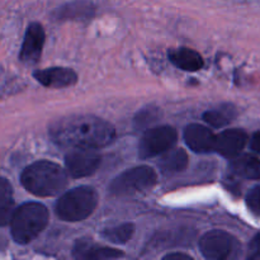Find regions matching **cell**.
I'll return each instance as SVG.
<instances>
[{"label": "cell", "mask_w": 260, "mask_h": 260, "mask_svg": "<svg viewBox=\"0 0 260 260\" xmlns=\"http://www.w3.org/2000/svg\"><path fill=\"white\" fill-rule=\"evenodd\" d=\"M50 135L56 144L75 150H94L107 146L114 137V128L94 116H69L53 123Z\"/></svg>", "instance_id": "1"}, {"label": "cell", "mask_w": 260, "mask_h": 260, "mask_svg": "<svg viewBox=\"0 0 260 260\" xmlns=\"http://www.w3.org/2000/svg\"><path fill=\"white\" fill-rule=\"evenodd\" d=\"M20 182L28 192L40 197H50L62 192L68 184V175L55 162L37 161L23 170Z\"/></svg>", "instance_id": "2"}, {"label": "cell", "mask_w": 260, "mask_h": 260, "mask_svg": "<svg viewBox=\"0 0 260 260\" xmlns=\"http://www.w3.org/2000/svg\"><path fill=\"white\" fill-rule=\"evenodd\" d=\"M48 222V211L37 202H27L19 206L13 215L10 229L18 244H28L37 238Z\"/></svg>", "instance_id": "3"}, {"label": "cell", "mask_w": 260, "mask_h": 260, "mask_svg": "<svg viewBox=\"0 0 260 260\" xmlns=\"http://www.w3.org/2000/svg\"><path fill=\"white\" fill-rule=\"evenodd\" d=\"M98 202L96 192L90 187H78L65 193L56 203L55 211L63 221H81L93 213Z\"/></svg>", "instance_id": "4"}, {"label": "cell", "mask_w": 260, "mask_h": 260, "mask_svg": "<svg viewBox=\"0 0 260 260\" xmlns=\"http://www.w3.org/2000/svg\"><path fill=\"white\" fill-rule=\"evenodd\" d=\"M156 182V174L150 167H137L124 172L123 174L118 175L113 182L111 183L112 194L124 196L134 194L135 192H142Z\"/></svg>", "instance_id": "5"}, {"label": "cell", "mask_w": 260, "mask_h": 260, "mask_svg": "<svg viewBox=\"0 0 260 260\" xmlns=\"http://www.w3.org/2000/svg\"><path fill=\"white\" fill-rule=\"evenodd\" d=\"M177 139V131L170 126H160L149 129L140 141V156L149 159L165 154L174 146Z\"/></svg>", "instance_id": "6"}, {"label": "cell", "mask_w": 260, "mask_h": 260, "mask_svg": "<svg viewBox=\"0 0 260 260\" xmlns=\"http://www.w3.org/2000/svg\"><path fill=\"white\" fill-rule=\"evenodd\" d=\"M238 246L235 239L226 231L213 230L201 239L200 249L207 260H229Z\"/></svg>", "instance_id": "7"}, {"label": "cell", "mask_w": 260, "mask_h": 260, "mask_svg": "<svg viewBox=\"0 0 260 260\" xmlns=\"http://www.w3.org/2000/svg\"><path fill=\"white\" fill-rule=\"evenodd\" d=\"M101 156L94 150H74L65 157L69 174L74 178H84L94 174L101 165Z\"/></svg>", "instance_id": "8"}, {"label": "cell", "mask_w": 260, "mask_h": 260, "mask_svg": "<svg viewBox=\"0 0 260 260\" xmlns=\"http://www.w3.org/2000/svg\"><path fill=\"white\" fill-rule=\"evenodd\" d=\"M43 43H45V30L40 23H32L27 28L22 50L20 60L25 63H36L41 57Z\"/></svg>", "instance_id": "9"}, {"label": "cell", "mask_w": 260, "mask_h": 260, "mask_svg": "<svg viewBox=\"0 0 260 260\" xmlns=\"http://www.w3.org/2000/svg\"><path fill=\"white\" fill-rule=\"evenodd\" d=\"M122 251L107 246H99L90 239H80L73 249L75 260H109L122 256Z\"/></svg>", "instance_id": "10"}, {"label": "cell", "mask_w": 260, "mask_h": 260, "mask_svg": "<svg viewBox=\"0 0 260 260\" xmlns=\"http://www.w3.org/2000/svg\"><path fill=\"white\" fill-rule=\"evenodd\" d=\"M246 140L248 136L243 129H226L222 134L216 136L213 150L225 157H238L245 146Z\"/></svg>", "instance_id": "11"}, {"label": "cell", "mask_w": 260, "mask_h": 260, "mask_svg": "<svg viewBox=\"0 0 260 260\" xmlns=\"http://www.w3.org/2000/svg\"><path fill=\"white\" fill-rule=\"evenodd\" d=\"M216 136L210 128L202 124H189L184 131L185 144L198 154L212 151L215 147Z\"/></svg>", "instance_id": "12"}, {"label": "cell", "mask_w": 260, "mask_h": 260, "mask_svg": "<svg viewBox=\"0 0 260 260\" xmlns=\"http://www.w3.org/2000/svg\"><path fill=\"white\" fill-rule=\"evenodd\" d=\"M36 79L42 85L50 88H66L76 83L78 76L75 71L66 68H51L45 70H38L33 74Z\"/></svg>", "instance_id": "13"}, {"label": "cell", "mask_w": 260, "mask_h": 260, "mask_svg": "<svg viewBox=\"0 0 260 260\" xmlns=\"http://www.w3.org/2000/svg\"><path fill=\"white\" fill-rule=\"evenodd\" d=\"M169 58L173 65L185 71H197L203 66V60L200 53L187 47H180L169 52Z\"/></svg>", "instance_id": "14"}, {"label": "cell", "mask_w": 260, "mask_h": 260, "mask_svg": "<svg viewBox=\"0 0 260 260\" xmlns=\"http://www.w3.org/2000/svg\"><path fill=\"white\" fill-rule=\"evenodd\" d=\"M234 174L245 179H259L260 178V160L251 155H241L235 157L231 162Z\"/></svg>", "instance_id": "15"}, {"label": "cell", "mask_w": 260, "mask_h": 260, "mask_svg": "<svg viewBox=\"0 0 260 260\" xmlns=\"http://www.w3.org/2000/svg\"><path fill=\"white\" fill-rule=\"evenodd\" d=\"M14 212L12 185L7 179L0 178V226H5L12 222Z\"/></svg>", "instance_id": "16"}, {"label": "cell", "mask_w": 260, "mask_h": 260, "mask_svg": "<svg viewBox=\"0 0 260 260\" xmlns=\"http://www.w3.org/2000/svg\"><path fill=\"white\" fill-rule=\"evenodd\" d=\"M188 165V156L184 150L177 149L165 152L160 160L159 168L164 174H175L185 169Z\"/></svg>", "instance_id": "17"}, {"label": "cell", "mask_w": 260, "mask_h": 260, "mask_svg": "<svg viewBox=\"0 0 260 260\" xmlns=\"http://www.w3.org/2000/svg\"><path fill=\"white\" fill-rule=\"evenodd\" d=\"M235 107L231 106V104H223V106H220L218 108L206 112L203 114V119L212 127L220 128V127H223L230 123L235 118Z\"/></svg>", "instance_id": "18"}, {"label": "cell", "mask_w": 260, "mask_h": 260, "mask_svg": "<svg viewBox=\"0 0 260 260\" xmlns=\"http://www.w3.org/2000/svg\"><path fill=\"white\" fill-rule=\"evenodd\" d=\"M134 230L135 228L132 223H123V225H118L116 228H109L104 230L103 238L108 241H112V243L123 244L132 238Z\"/></svg>", "instance_id": "19"}, {"label": "cell", "mask_w": 260, "mask_h": 260, "mask_svg": "<svg viewBox=\"0 0 260 260\" xmlns=\"http://www.w3.org/2000/svg\"><path fill=\"white\" fill-rule=\"evenodd\" d=\"M246 203L253 212L260 215V185H256L249 192L248 197H246Z\"/></svg>", "instance_id": "20"}, {"label": "cell", "mask_w": 260, "mask_h": 260, "mask_svg": "<svg viewBox=\"0 0 260 260\" xmlns=\"http://www.w3.org/2000/svg\"><path fill=\"white\" fill-rule=\"evenodd\" d=\"M157 118V111H155L154 108H149L147 111H140L139 116L136 118V124L139 127H144L146 124L151 123L152 121Z\"/></svg>", "instance_id": "21"}, {"label": "cell", "mask_w": 260, "mask_h": 260, "mask_svg": "<svg viewBox=\"0 0 260 260\" xmlns=\"http://www.w3.org/2000/svg\"><path fill=\"white\" fill-rule=\"evenodd\" d=\"M250 251L251 254H253L254 258L260 259V233L251 240Z\"/></svg>", "instance_id": "22"}, {"label": "cell", "mask_w": 260, "mask_h": 260, "mask_svg": "<svg viewBox=\"0 0 260 260\" xmlns=\"http://www.w3.org/2000/svg\"><path fill=\"white\" fill-rule=\"evenodd\" d=\"M250 149L253 150V151L260 154V132H256V134L251 137Z\"/></svg>", "instance_id": "23"}, {"label": "cell", "mask_w": 260, "mask_h": 260, "mask_svg": "<svg viewBox=\"0 0 260 260\" xmlns=\"http://www.w3.org/2000/svg\"><path fill=\"white\" fill-rule=\"evenodd\" d=\"M162 260H194V259H192L190 256L185 255V254L173 253V254H169V255L164 256Z\"/></svg>", "instance_id": "24"}, {"label": "cell", "mask_w": 260, "mask_h": 260, "mask_svg": "<svg viewBox=\"0 0 260 260\" xmlns=\"http://www.w3.org/2000/svg\"><path fill=\"white\" fill-rule=\"evenodd\" d=\"M249 260H253V259H249Z\"/></svg>", "instance_id": "25"}]
</instances>
